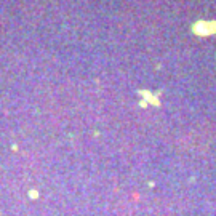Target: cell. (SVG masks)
Instances as JSON below:
<instances>
[{
  "instance_id": "1",
  "label": "cell",
  "mask_w": 216,
  "mask_h": 216,
  "mask_svg": "<svg viewBox=\"0 0 216 216\" xmlns=\"http://www.w3.org/2000/svg\"><path fill=\"white\" fill-rule=\"evenodd\" d=\"M192 32L197 35H210L216 32V21H197L192 26Z\"/></svg>"
}]
</instances>
